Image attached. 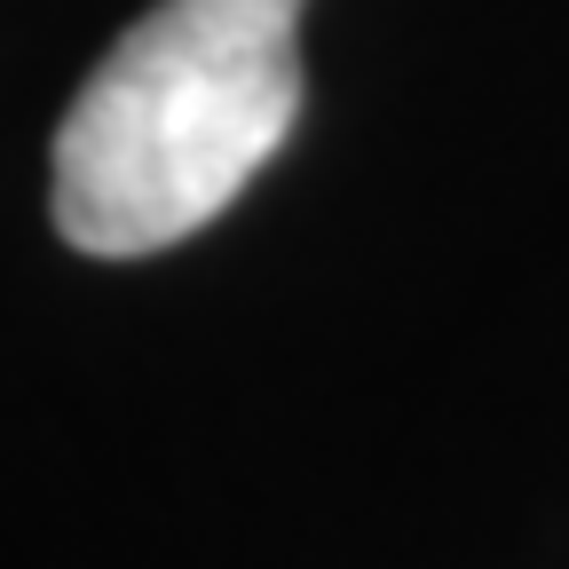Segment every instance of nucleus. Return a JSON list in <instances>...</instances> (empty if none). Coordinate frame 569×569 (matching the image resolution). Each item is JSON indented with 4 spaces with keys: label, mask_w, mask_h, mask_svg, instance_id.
Returning a JSON list of instances; mask_svg holds the SVG:
<instances>
[{
    "label": "nucleus",
    "mask_w": 569,
    "mask_h": 569,
    "mask_svg": "<svg viewBox=\"0 0 569 569\" xmlns=\"http://www.w3.org/2000/svg\"><path fill=\"white\" fill-rule=\"evenodd\" d=\"M309 0H159L88 71L56 127L63 246L142 261L198 238L301 119Z\"/></svg>",
    "instance_id": "1"
}]
</instances>
